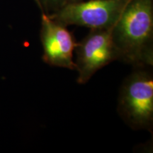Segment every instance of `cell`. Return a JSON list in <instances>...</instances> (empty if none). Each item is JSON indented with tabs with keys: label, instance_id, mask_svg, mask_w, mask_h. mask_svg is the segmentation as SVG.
Here are the masks:
<instances>
[{
	"label": "cell",
	"instance_id": "obj_3",
	"mask_svg": "<svg viewBox=\"0 0 153 153\" xmlns=\"http://www.w3.org/2000/svg\"><path fill=\"white\" fill-rule=\"evenodd\" d=\"M130 0H89L69 3L48 16L65 26L111 30Z\"/></svg>",
	"mask_w": 153,
	"mask_h": 153
},
{
	"label": "cell",
	"instance_id": "obj_4",
	"mask_svg": "<svg viewBox=\"0 0 153 153\" xmlns=\"http://www.w3.org/2000/svg\"><path fill=\"white\" fill-rule=\"evenodd\" d=\"M77 83L85 85L96 72L110 62L118 60L111 30L91 29L75 48Z\"/></svg>",
	"mask_w": 153,
	"mask_h": 153
},
{
	"label": "cell",
	"instance_id": "obj_5",
	"mask_svg": "<svg viewBox=\"0 0 153 153\" xmlns=\"http://www.w3.org/2000/svg\"><path fill=\"white\" fill-rule=\"evenodd\" d=\"M40 36L44 62L51 66L75 70L73 53L77 43L67 26L41 13Z\"/></svg>",
	"mask_w": 153,
	"mask_h": 153
},
{
	"label": "cell",
	"instance_id": "obj_1",
	"mask_svg": "<svg viewBox=\"0 0 153 153\" xmlns=\"http://www.w3.org/2000/svg\"><path fill=\"white\" fill-rule=\"evenodd\" d=\"M111 34L118 60L152 66L153 0H130Z\"/></svg>",
	"mask_w": 153,
	"mask_h": 153
},
{
	"label": "cell",
	"instance_id": "obj_6",
	"mask_svg": "<svg viewBox=\"0 0 153 153\" xmlns=\"http://www.w3.org/2000/svg\"><path fill=\"white\" fill-rule=\"evenodd\" d=\"M41 13L50 15L54 14L68 4L67 0H33Z\"/></svg>",
	"mask_w": 153,
	"mask_h": 153
},
{
	"label": "cell",
	"instance_id": "obj_7",
	"mask_svg": "<svg viewBox=\"0 0 153 153\" xmlns=\"http://www.w3.org/2000/svg\"><path fill=\"white\" fill-rule=\"evenodd\" d=\"M68 1V4L69 3H76L79 2V1H83V0H67Z\"/></svg>",
	"mask_w": 153,
	"mask_h": 153
},
{
	"label": "cell",
	"instance_id": "obj_2",
	"mask_svg": "<svg viewBox=\"0 0 153 153\" xmlns=\"http://www.w3.org/2000/svg\"><path fill=\"white\" fill-rule=\"evenodd\" d=\"M146 68H135L124 80L117 111L133 129L150 131L153 126V75Z\"/></svg>",
	"mask_w": 153,
	"mask_h": 153
}]
</instances>
